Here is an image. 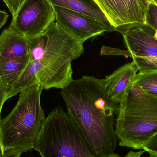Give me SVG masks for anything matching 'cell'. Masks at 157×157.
I'll return each instance as SVG.
<instances>
[{"instance_id": "cell-1", "label": "cell", "mask_w": 157, "mask_h": 157, "mask_svg": "<svg viewBox=\"0 0 157 157\" xmlns=\"http://www.w3.org/2000/svg\"><path fill=\"white\" fill-rule=\"evenodd\" d=\"M68 113L96 157L114 153L115 113L119 105L107 96L102 79L84 76L61 90Z\"/></svg>"}, {"instance_id": "cell-2", "label": "cell", "mask_w": 157, "mask_h": 157, "mask_svg": "<svg viewBox=\"0 0 157 157\" xmlns=\"http://www.w3.org/2000/svg\"><path fill=\"white\" fill-rule=\"evenodd\" d=\"M46 44L37 59L29 64L43 89L65 87L73 80L72 62L84 52V41L64 30L57 22L46 32Z\"/></svg>"}, {"instance_id": "cell-3", "label": "cell", "mask_w": 157, "mask_h": 157, "mask_svg": "<svg viewBox=\"0 0 157 157\" xmlns=\"http://www.w3.org/2000/svg\"><path fill=\"white\" fill-rule=\"evenodd\" d=\"M114 132L121 146L142 150L157 133V96L133 83L117 112Z\"/></svg>"}, {"instance_id": "cell-4", "label": "cell", "mask_w": 157, "mask_h": 157, "mask_svg": "<svg viewBox=\"0 0 157 157\" xmlns=\"http://www.w3.org/2000/svg\"><path fill=\"white\" fill-rule=\"evenodd\" d=\"M43 88L37 82L20 93L12 111L0 123V133L5 152L32 150L46 120L40 103Z\"/></svg>"}, {"instance_id": "cell-5", "label": "cell", "mask_w": 157, "mask_h": 157, "mask_svg": "<svg viewBox=\"0 0 157 157\" xmlns=\"http://www.w3.org/2000/svg\"><path fill=\"white\" fill-rule=\"evenodd\" d=\"M33 149L41 157H96L71 118L60 107L46 117Z\"/></svg>"}, {"instance_id": "cell-6", "label": "cell", "mask_w": 157, "mask_h": 157, "mask_svg": "<svg viewBox=\"0 0 157 157\" xmlns=\"http://www.w3.org/2000/svg\"><path fill=\"white\" fill-rule=\"evenodd\" d=\"M55 20L54 6L49 0H25L9 27L32 38L45 33Z\"/></svg>"}, {"instance_id": "cell-7", "label": "cell", "mask_w": 157, "mask_h": 157, "mask_svg": "<svg viewBox=\"0 0 157 157\" xmlns=\"http://www.w3.org/2000/svg\"><path fill=\"white\" fill-rule=\"evenodd\" d=\"M154 33L146 25L131 27L121 32L139 72L157 71V40Z\"/></svg>"}, {"instance_id": "cell-8", "label": "cell", "mask_w": 157, "mask_h": 157, "mask_svg": "<svg viewBox=\"0 0 157 157\" xmlns=\"http://www.w3.org/2000/svg\"><path fill=\"white\" fill-rule=\"evenodd\" d=\"M115 31L146 25V0H96Z\"/></svg>"}, {"instance_id": "cell-9", "label": "cell", "mask_w": 157, "mask_h": 157, "mask_svg": "<svg viewBox=\"0 0 157 157\" xmlns=\"http://www.w3.org/2000/svg\"><path fill=\"white\" fill-rule=\"evenodd\" d=\"M56 22L68 33L84 42L92 38L110 32L103 23L79 12L54 6Z\"/></svg>"}, {"instance_id": "cell-10", "label": "cell", "mask_w": 157, "mask_h": 157, "mask_svg": "<svg viewBox=\"0 0 157 157\" xmlns=\"http://www.w3.org/2000/svg\"><path fill=\"white\" fill-rule=\"evenodd\" d=\"M138 71L137 65L133 61L102 79L105 91L111 100L118 105L123 101L132 86Z\"/></svg>"}, {"instance_id": "cell-11", "label": "cell", "mask_w": 157, "mask_h": 157, "mask_svg": "<svg viewBox=\"0 0 157 157\" xmlns=\"http://www.w3.org/2000/svg\"><path fill=\"white\" fill-rule=\"evenodd\" d=\"M28 55L27 38L10 27L0 35V57L7 59Z\"/></svg>"}, {"instance_id": "cell-12", "label": "cell", "mask_w": 157, "mask_h": 157, "mask_svg": "<svg viewBox=\"0 0 157 157\" xmlns=\"http://www.w3.org/2000/svg\"><path fill=\"white\" fill-rule=\"evenodd\" d=\"M29 62L28 55L11 59L0 57V81L6 95Z\"/></svg>"}, {"instance_id": "cell-13", "label": "cell", "mask_w": 157, "mask_h": 157, "mask_svg": "<svg viewBox=\"0 0 157 157\" xmlns=\"http://www.w3.org/2000/svg\"><path fill=\"white\" fill-rule=\"evenodd\" d=\"M53 6L68 8L79 12L104 24L110 32L115 31L99 6L90 0H49Z\"/></svg>"}, {"instance_id": "cell-14", "label": "cell", "mask_w": 157, "mask_h": 157, "mask_svg": "<svg viewBox=\"0 0 157 157\" xmlns=\"http://www.w3.org/2000/svg\"><path fill=\"white\" fill-rule=\"evenodd\" d=\"M134 83L146 93L157 96V71L139 72Z\"/></svg>"}, {"instance_id": "cell-15", "label": "cell", "mask_w": 157, "mask_h": 157, "mask_svg": "<svg viewBox=\"0 0 157 157\" xmlns=\"http://www.w3.org/2000/svg\"><path fill=\"white\" fill-rule=\"evenodd\" d=\"M146 25L154 30V37L157 40V6L154 4L148 5L146 16Z\"/></svg>"}, {"instance_id": "cell-16", "label": "cell", "mask_w": 157, "mask_h": 157, "mask_svg": "<svg viewBox=\"0 0 157 157\" xmlns=\"http://www.w3.org/2000/svg\"><path fill=\"white\" fill-rule=\"evenodd\" d=\"M2 1L5 3L13 17L15 15L25 0H2Z\"/></svg>"}, {"instance_id": "cell-17", "label": "cell", "mask_w": 157, "mask_h": 157, "mask_svg": "<svg viewBox=\"0 0 157 157\" xmlns=\"http://www.w3.org/2000/svg\"><path fill=\"white\" fill-rule=\"evenodd\" d=\"M142 150L157 155V133L144 144Z\"/></svg>"}, {"instance_id": "cell-18", "label": "cell", "mask_w": 157, "mask_h": 157, "mask_svg": "<svg viewBox=\"0 0 157 157\" xmlns=\"http://www.w3.org/2000/svg\"><path fill=\"white\" fill-rule=\"evenodd\" d=\"M7 95L6 92L5 90L1 81H0V123H1V113L2 111L3 105L5 101L7 100Z\"/></svg>"}, {"instance_id": "cell-19", "label": "cell", "mask_w": 157, "mask_h": 157, "mask_svg": "<svg viewBox=\"0 0 157 157\" xmlns=\"http://www.w3.org/2000/svg\"><path fill=\"white\" fill-rule=\"evenodd\" d=\"M9 15L6 11L0 10V29L6 24Z\"/></svg>"}, {"instance_id": "cell-20", "label": "cell", "mask_w": 157, "mask_h": 157, "mask_svg": "<svg viewBox=\"0 0 157 157\" xmlns=\"http://www.w3.org/2000/svg\"><path fill=\"white\" fill-rule=\"evenodd\" d=\"M23 152L19 150H10L6 151L3 157H20Z\"/></svg>"}, {"instance_id": "cell-21", "label": "cell", "mask_w": 157, "mask_h": 157, "mask_svg": "<svg viewBox=\"0 0 157 157\" xmlns=\"http://www.w3.org/2000/svg\"><path fill=\"white\" fill-rule=\"evenodd\" d=\"M144 152H145V151L144 150H141V151L138 152L130 151L123 157H141Z\"/></svg>"}, {"instance_id": "cell-22", "label": "cell", "mask_w": 157, "mask_h": 157, "mask_svg": "<svg viewBox=\"0 0 157 157\" xmlns=\"http://www.w3.org/2000/svg\"><path fill=\"white\" fill-rule=\"evenodd\" d=\"M5 153V152L4 149L1 133H0V157H3V156L4 155Z\"/></svg>"}, {"instance_id": "cell-23", "label": "cell", "mask_w": 157, "mask_h": 157, "mask_svg": "<svg viewBox=\"0 0 157 157\" xmlns=\"http://www.w3.org/2000/svg\"><path fill=\"white\" fill-rule=\"evenodd\" d=\"M105 157H121L118 154H115V153H113V154H110V155H108L106 156Z\"/></svg>"}, {"instance_id": "cell-24", "label": "cell", "mask_w": 157, "mask_h": 157, "mask_svg": "<svg viewBox=\"0 0 157 157\" xmlns=\"http://www.w3.org/2000/svg\"><path fill=\"white\" fill-rule=\"evenodd\" d=\"M148 4L150 3H153L157 6V0H146Z\"/></svg>"}, {"instance_id": "cell-25", "label": "cell", "mask_w": 157, "mask_h": 157, "mask_svg": "<svg viewBox=\"0 0 157 157\" xmlns=\"http://www.w3.org/2000/svg\"><path fill=\"white\" fill-rule=\"evenodd\" d=\"M149 156L148 157H157V155L155 154H152V153H149Z\"/></svg>"}, {"instance_id": "cell-26", "label": "cell", "mask_w": 157, "mask_h": 157, "mask_svg": "<svg viewBox=\"0 0 157 157\" xmlns=\"http://www.w3.org/2000/svg\"><path fill=\"white\" fill-rule=\"evenodd\" d=\"M90 1H91V2H92V3H93L95 4L98 6V3H97V1H96V0H90Z\"/></svg>"}]
</instances>
